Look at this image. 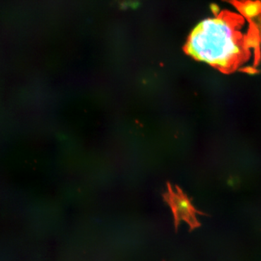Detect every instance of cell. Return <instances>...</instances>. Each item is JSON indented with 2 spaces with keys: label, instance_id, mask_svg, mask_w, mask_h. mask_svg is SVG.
<instances>
[{
  "label": "cell",
  "instance_id": "1",
  "mask_svg": "<svg viewBox=\"0 0 261 261\" xmlns=\"http://www.w3.org/2000/svg\"><path fill=\"white\" fill-rule=\"evenodd\" d=\"M243 15L222 11L202 20L187 39L185 50L197 61L231 71L256 57L261 45L258 29Z\"/></svg>",
  "mask_w": 261,
  "mask_h": 261
},
{
  "label": "cell",
  "instance_id": "2",
  "mask_svg": "<svg viewBox=\"0 0 261 261\" xmlns=\"http://www.w3.org/2000/svg\"><path fill=\"white\" fill-rule=\"evenodd\" d=\"M163 197L172 211L176 230H177L181 221L188 224L190 231L200 227V222L196 217V214H198V211L196 210L191 201L179 189L176 188V190H173L169 185L168 192L163 195Z\"/></svg>",
  "mask_w": 261,
  "mask_h": 261
},
{
  "label": "cell",
  "instance_id": "3",
  "mask_svg": "<svg viewBox=\"0 0 261 261\" xmlns=\"http://www.w3.org/2000/svg\"><path fill=\"white\" fill-rule=\"evenodd\" d=\"M239 13L248 21L261 17V2L258 0H233Z\"/></svg>",
  "mask_w": 261,
  "mask_h": 261
}]
</instances>
